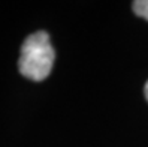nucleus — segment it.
<instances>
[{"mask_svg": "<svg viewBox=\"0 0 148 147\" xmlns=\"http://www.w3.org/2000/svg\"><path fill=\"white\" fill-rule=\"evenodd\" d=\"M54 57V48L49 42L48 33L42 30L32 33L21 47L18 69L25 78L42 81L53 71Z\"/></svg>", "mask_w": 148, "mask_h": 147, "instance_id": "1", "label": "nucleus"}, {"mask_svg": "<svg viewBox=\"0 0 148 147\" xmlns=\"http://www.w3.org/2000/svg\"><path fill=\"white\" fill-rule=\"evenodd\" d=\"M144 93H145V98H147V101H148V81H147V84H145V89H144Z\"/></svg>", "mask_w": 148, "mask_h": 147, "instance_id": "3", "label": "nucleus"}, {"mask_svg": "<svg viewBox=\"0 0 148 147\" xmlns=\"http://www.w3.org/2000/svg\"><path fill=\"white\" fill-rule=\"evenodd\" d=\"M132 6L138 17L145 18L148 21V0H136V2H133Z\"/></svg>", "mask_w": 148, "mask_h": 147, "instance_id": "2", "label": "nucleus"}]
</instances>
